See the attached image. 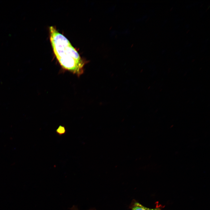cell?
<instances>
[{
  "label": "cell",
  "instance_id": "3",
  "mask_svg": "<svg viewBox=\"0 0 210 210\" xmlns=\"http://www.w3.org/2000/svg\"><path fill=\"white\" fill-rule=\"evenodd\" d=\"M56 132L58 135L62 136L66 133V130L64 126L60 125L56 130Z\"/></svg>",
  "mask_w": 210,
  "mask_h": 210
},
{
  "label": "cell",
  "instance_id": "1",
  "mask_svg": "<svg viewBox=\"0 0 210 210\" xmlns=\"http://www.w3.org/2000/svg\"><path fill=\"white\" fill-rule=\"evenodd\" d=\"M50 40L54 54L64 69L78 76L84 72L86 62L69 40L54 27H49Z\"/></svg>",
  "mask_w": 210,
  "mask_h": 210
},
{
  "label": "cell",
  "instance_id": "4",
  "mask_svg": "<svg viewBox=\"0 0 210 210\" xmlns=\"http://www.w3.org/2000/svg\"><path fill=\"white\" fill-rule=\"evenodd\" d=\"M72 210H78L76 208L74 207L72 208Z\"/></svg>",
  "mask_w": 210,
  "mask_h": 210
},
{
  "label": "cell",
  "instance_id": "2",
  "mask_svg": "<svg viewBox=\"0 0 210 210\" xmlns=\"http://www.w3.org/2000/svg\"><path fill=\"white\" fill-rule=\"evenodd\" d=\"M132 210H161L159 209H150L146 207L139 203H136Z\"/></svg>",
  "mask_w": 210,
  "mask_h": 210
}]
</instances>
